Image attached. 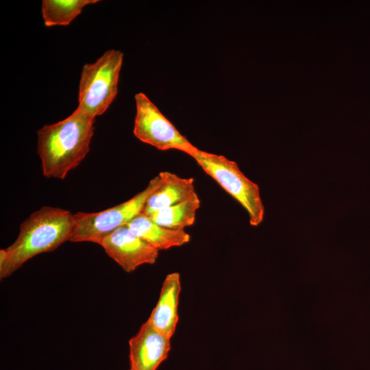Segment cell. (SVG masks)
Wrapping results in <instances>:
<instances>
[{
  "label": "cell",
  "instance_id": "obj_1",
  "mask_svg": "<svg viewBox=\"0 0 370 370\" xmlns=\"http://www.w3.org/2000/svg\"><path fill=\"white\" fill-rule=\"evenodd\" d=\"M95 118L75 109L68 117L37 132V153L42 175L64 180L90 151Z\"/></svg>",
  "mask_w": 370,
  "mask_h": 370
},
{
  "label": "cell",
  "instance_id": "obj_2",
  "mask_svg": "<svg viewBox=\"0 0 370 370\" xmlns=\"http://www.w3.org/2000/svg\"><path fill=\"white\" fill-rule=\"evenodd\" d=\"M74 214L57 207L43 206L20 225L15 241L0 250V278L4 279L34 256L55 250L70 241Z\"/></svg>",
  "mask_w": 370,
  "mask_h": 370
},
{
  "label": "cell",
  "instance_id": "obj_3",
  "mask_svg": "<svg viewBox=\"0 0 370 370\" xmlns=\"http://www.w3.org/2000/svg\"><path fill=\"white\" fill-rule=\"evenodd\" d=\"M123 60L121 51L110 49L95 62L83 66L77 110L95 119L107 110L118 93Z\"/></svg>",
  "mask_w": 370,
  "mask_h": 370
},
{
  "label": "cell",
  "instance_id": "obj_4",
  "mask_svg": "<svg viewBox=\"0 0 370 370\" xmlns=\"http://www.w3.org/2000/svg\"><path fill=\"white\" fill-rule=\"evenodd\" d=\"M190 157L246 210L251 226L262 223L264 207L259 186L245 175L236 162L199 149Z\"/></svg>",
  "mask_w": 370,
  "mask_h": 370
},
{
  "label": "cell",
  "instance_id": "obj_5",
  "mask_svg": "<svg viewBox=\"0 0 370 370\" xmlns=\"http://www.w3.org/2000/svg\"><path fill=\"white\" fill-rule=\"evenodd\" d=\"M161 182L158 175L149 181L144 190L119 205L100 212L75 213L74 228L69 241L100 245L106 236L126 225L141 214L148 198L158 188Z\"/></svg>",
  "mask_w": 370,
  "mask_h": 370
},
{
  "label": "cell",
  "instance_id": "obj_6",
  "mask_svg": "<svg viewBox=\"0 0 370 370\" xmlns=\"http://www.w3.org/2000/svg\"><path fill=\"white\" fill-rule=\"evenodd\" d=\"M134 135L140 141L166 151L176 149L191 156L197 149L143 92L134 96Z\"/></svg>",
  "mask_w": 370,
  "mask_h": 370
},
{
  "label": "cell",
  "instance_id": "obj_7",
  "mask_svg": "<svg viewBox=\"0 0 370 370\" xmlns=\"http://www.w3.org/2000/svg\"><path fill=\"white\" fill-rule=\"evenodd\" d=\"M100 245L127 273L143 264H154L159 255V250L134 234L127 225L106 236Z\"/></svg>",
  "mask_w": 370,
  "mask_h": 370
},
{
  "label": "cell",
  "instance_id": "obj_8",
  "mask_svg": "<svg viewBox=\"0 0 370 370\" xmlns=\"http://www.w3.org/2000/svg\"><path fill=\"white\" fill-rule=\"evenodd\" d=\"M171 339L146 321L129 341L130 369L156 370L169 355Z\"/></svg>",
  "mask_w": 370,
  "mask_h": 370
},
{
  "label": "cell",
  "instance_id": "obj_9",
  "mask_svg": "<svg viewBox=\"0 0 370 370\" xmlns=\"http://www.w3.org/2000/svg\"><path fill=\"white\" fill-rule=\"evenodd\" d=\"M181 289L180 274L177 272L167 274L158 302L147 320L155 329L170 338L175 334L179 320Z\"/></svg>",
  "mask_w": 370,
  "mask_h": 370
},
{
  "label": "cell",
  "instance_id": "obj_10",
  "mask_svg": "<svg viewBox=\"0 0 370 370\" xmlns=\"http://www.w3.org/2000/svg\"><path fill=\"white\" fill-rule=\"evenodd\" d=\"M162 182L148 198L142 214L149 217L161 209L184 201L197 195L193 177L184 178L175 173L162 171L159 173Z\"/></svg>",
  "mask_w": 370,
  "mask_h": 370
},
{
  "label": "cell",
  "instance_id": "obj_11",
  "mask_svg": "<svg viewBox=\"0 0 370 370\" xmlns=\"http://www.w3.org/2000/svg\"><path fill=\"white\" fill-rule=\"evenodd\" d=\"M126 225L134 234L159 251L184 245L190 240V234L184 230L159 225L142 214Z\"/></svg>",
  "mask_w": 370,
  "mask_h": 370
},
{
  "label": "cell",
  "instance_id": "obj_12",
  "mask_svg": "<svg viewBox=\"0 0 370 370\" xmlns=\"http://www.w3.org/2000/svg\"><path fill=\"white\" fill-rule=\"evenodd\" d=\"M200 199L194 197L153 212L149 217L156 224L174 230H184L194 224Z\"/></svg>",
  "mask_w": 370,
  "mask_h": 370
},
{
  "label": "cell",
  "instance_id": "obj_13",
  "mask_svg": "<svg viewBox=\"0 0 370 370\" xmlns=\"http://www.w3.org/2000/svg\"><path fill=\"white\" fill-rule=\"evenodd\" d=\"M98 0H42V17L47 27L69 25L83 8Z\"/></svg>",
  "mask_w": 370,
  "mask_h": 370
},
{
  "label": "cell",
  "instance_id": "obj_14",
  "mask_svg": "<svg viewBox=\"0 0 370 370\" xmlns=\"http://www.w3.org/2000/svg\"><path fill=\"white\" fill-rule=\"evenodd\" d=\"M130 370H133L132 369H130Z\"/></svg>",
  "mask_w": 370,
  "mask_h": 370
}]
</instances>
